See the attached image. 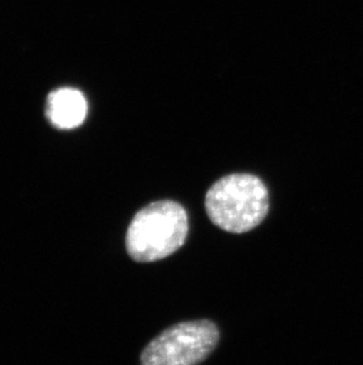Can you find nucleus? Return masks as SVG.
Here are the masks:
<instances>
[{
	"label": "nucleus",
	"mask_w": 363,
	"mask_h": 365,
	"mask_svg": "<svg viewBox=\"0 0 363 365\" xmlns=\"http://www.w3.org/2000/svg\"><path fill=\"white\" fill-rule=\"evenodd\" d=\"M210 220L223 231L246 233L267 217L269 193L263 181L251 174H231L214 183L206 195Z\"/></svg>",
	"instance_id": "nucleus-1"
},
{
	"label": "nucleus",
	"mask_w": 363,
	"mask_h": 365,
	"mask_svg": "<svg viewBox=\"0 0 363 365\" xmlns=\"http://www.w3.org/2000/svg\"><path fill=\"white\" fill-rule=\"evenodd\" d=\"M188 214L172 200L156 201L136 213L127 228V251L138 262L167 258L184 245Z\"/></svg>",
	"instance_id": "nucleus-2"
},
{
	"label": "nucleus",
	"mask_w": 363,
	"mask_h": 365,
	"mask_svg": "<svg viewBox=\"0 0 363 365\" xmlns=\"http://www.w3.org/2000/svg\"><path fill=\"white\" fill-rule=\"evenodd\" d=\"M219 332L213 322H183L163 331L142 352V365H199L216 348Z\"/></svg>",
	"instance_id": "nucleus-3"
},
{
	"label": "nucleus",
	"mask_w": 363,
	"mask_h": 365,
	"mask_svg": "<svg viewBox=\"0 0 363 365\" xmlns=\"http://www.w3.org/2000/svg\"><path fill=\"white\" fill-rule=\"evenodd\" d=\"M45 115L57 129L71 130L85 121L88 101L78 89L59 88L48 93Z\"/></svg>",
	"instance_id": "nucleus-4"
}]
</instances>
